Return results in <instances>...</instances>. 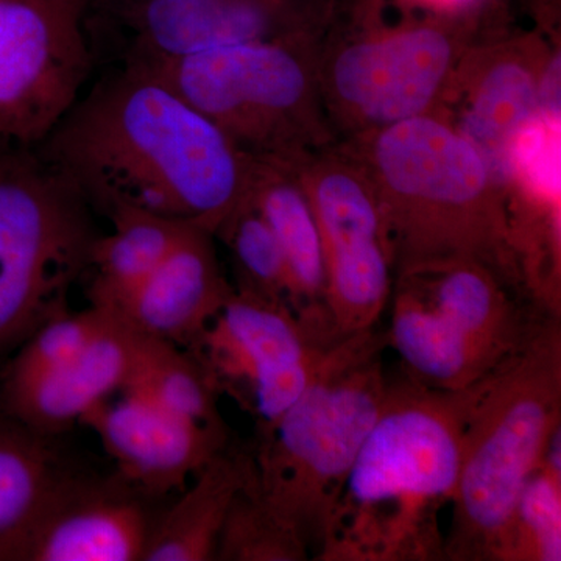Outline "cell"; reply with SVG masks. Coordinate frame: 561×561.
Returning <instances> with one entry per match:
<instances>
[{
	"mask_svg": "<svg viewBox=\"0 0 561 561\" xmlns=\"http://www.w3.org/2000/svg\"><path fill=\"white\" fill-rule=\"evenodd\" d=\"M81 416L114 460L117 474L151 500L183 491L192 476L230 446L227 426L184 419L139 394L122 391Z\"/></svg>",
	"mask_w": 561,
	"mask_h": 561,
	"instance_id": "obj_15",
	"label": "cell"
},
{
	"mask_svg": "<svg viewBox=\"0 0 561 561\" xmlns=\"http://www.w3.org/2000/svg\"><path fill=\"white\" fill-rule=\"evenodd\" d=\"M251 463L250 451L231 445L208 461L190 489L154 522L142 561L216 560L221 527Z\"/></svg>",
	"mask_w": 561,
	"mask_h": 561,
	"instance_id": "obj_20",
	"label": "cell"
},
{
	"mask_svg": "<svg viewBox=\"0 0 561 561\" xmlns=\"http://www.w3.org/2000/svg\"><path fill=\"white\" fill-rule=\"evenodd\" d=\"M393 294L387 341L405 376L435 390L482 381L552 316L472 261L402 273Z\"/></svg>",
	"mask_w": 561,
	"mask_h": 561,
	"instance_id": "obj_6",
	"label": "cell"
},
{
	"mask_svg": "<svg viewBox=\"0 0 561 561\" xmlns=\"http://www.w3.org/2000/svg\"><path fill=\"white\" fill-rule=\"evenodd\" d=\"M561 560V474L540 467L526 482L497 561Z\"/></svg>",
	"mask_w": 561,
	"mask_h": 561,
	"instance_id": "obj_27",
	"label": "cell"
},
{
	"mask_svg": "<svg viewBox=\"0 0 561 561\" xmlns=\"http://www.w3.org/2000/svg\"><path fill=\"white\" fill-rule=\"evenodd\" d=\"M542 3H545V0H541Z\"/></svg>",
	"mask_w": 561,
	"mask_h": 561,
	"instance_id": "obj_30",
	"label": "cell"
},
{
	"mask_svg": "<svg viewBox=\"0 0 561 561\" xmlns=\"http://www.w3.org/2000/svg\"><path fill=\"white\" fill-rule=\"evenodd\" d=\"M351 154L381 203L397 276L472 261L534 301L507 192L451 122L431 113L360 133Z\"/></svg>",
	"mask_w": 561,
	"mask_h": 561,
	"instance_id": "obj_3",
	"label": "cell"
},
{
	"mask_svg": "<svg viewBox=\"0 0 561 561\" xmlns=\"http://www.w3.org/2000/svg\"><path fill=\"white\" fill-rule=\"evenodd\" d=\"M51 438L0 404V561H14L39 505L69 470Z\"/></svg>",
	"mask_w": 561,
	"mask_h": 561,
	"instance_id": "obj_22",
	"label": "cell"
},
{
	"mask_svg": "<svg viewBox=\"0 0 561 561\" xmlns=\"http://www.w3.org/2000/svg\"><path fill=\"white\" fill-rule=\"evenodd\" d=\"M142 491L121 474L69 470L25 530L14 561H142L154 522Z\"/></svg>",
	"mask_w": 561,
	"mask_h": 561,
	"instance_id": "obj_13",
	"label": "cell"
},
{
	"mask_svg": "<svg viewBox=\"0 0 561 561\" xmlns=\"http://www.w3.org/2000/svg\"><path fill=\"white\" fill-rule=\"evenodd\" d=\"M110 319L108 308L91 305L84 311H68L44 323L0 367V400L18 393L76 357Z\"/></svg>",
	"mask_w": 561,
	"mask_h": 561,
	"instance_id": "obj_25",
	"label": "cell"
},
{
	"mask_svg": "<svg viewBox=\"0 0 561 561\" xmlns=\"http://www.w3.org/2000/svg\"><path fill=\"white\" fill-rule=\"evenodd\" d=\"M125 66L168 84L254 160L290 164L316 140L319 79L306 33Z\"/></svg>",
	"mask_w": 561,
	"mask_h": 561,
	"instance_id": "obj_8",
	"label": "cell"
},
{
	"mask_svg": "<svg viewBox=\"0 0 561 561\" xmlns=\"http://www.w3.org/2000/svg\"><path fill=\"white\" fill-rule=\"evenodd\" d=\"M33 150L106 217L138 209L214 236L254 168L205 114L130 66L99 81Z\"/></svg>",
	"mask_w": 561,
	"mask_h": 561,
	"instance_id": "obj_1",
	"label": "cell"
},
{
	"mask_svg": "<svg viewBox=\"0 0 561 561\" xmlns=\"http://www.w3.org/2000/svg\"><path fill=\"white\" fill-rule=\"evenodd\" d=\"M91 210L35 150L0 146V367L69 311L99 238Z\"/></svg>",
	"mask_w": 561,
	"mask_h": 561,
	"instance_id": "obj_7",
	"label": "cell"
},
{
	"mask_svg": "<svg viewBox=\"0 0 561 561\" xmlns=\"http://www.w3.org/2000/svg\"><path fill=\"white\" fill-rule=\"evenodd\" d=\"M108 219L113 231L99 236L91 250L94 280L90 300L91 305L113 309L157 271L195 225L128 208L114 210Z\"/></svg>",
	"mask_w": 561,
	"mask_h": 561,
	"instance_id": "obj_21",
	"label": "cell"
},
{
	"mask_svg": "<svg viewBox=\"0 0 561 561\" xmlns=\"http://www.w3.org/2000/svg\"><path fill=\"white\" fill-rule=\"evenodd\" d=\"M217 561H306L311 560L297 531L273 511L254 474L238 491L216 549Z\"/></svg>",
	"mask_w": 561,
	"mask_h": 561,
	"instance_id": "obj_24",
	"label": "cell"
},
{
	"mask_svg": "<svg viewBox=\"0 0 561 561\" xmlns=\"http://www.w3.org/2000/svg\"><path fill=\"white\" fill-rule=\"evenodd\" d=\"M217 236L230 245L234 256L238 290L290 306L289 276L278 239L247 195Z\"/></svg>",
	"mask_w": 561,
	"mask_h": 561,
	"instance_id": "obj_26",
	"label": "cell"
},
{
	"mask_svg": "<svg viewBox=\"0 0 561 561\" xmlns=\"http://www.w3.org/2000/svg\"><path fill=\"white\" fill-rule=\"evenodd\" d=\"M311 203L327 271V305L341 339L378 324L393 290V257L381 203L351 153L289 164Z\"/></svg>",
	"mask_w": 561,
	"mask_h": 561,
	"instance_id": "obj_9",
	"label": "cell"
},
{
	"mask_svg": "<svg viewBox=\"0 0 561 561\" xmlns=\"http://www.w3.org/2000/svg\"><path fill=\"white\" fill-rule=\"evenodd\" d=\"M530 208L560 213V116L537 113L513 139L508 184Z\"/></svg>",
	"mask_w": 561,
	"mask_h": 561,
	"instance_id": "obj_28",
	"label": "cell"
},
{
	"mask_svg": "<svg viewBox=\"0 0 561 561\" xmlns=\"http://www.w3.org/2000/svg\"><path fill=\"white\" fill-rule=\"evenodd\" d=\"M476 383L435 390L390 381L324 527L319 561H442L440 516L459 479Z\"/></svg>",
	"mask_w": 561,
	"mask_h": 561,
	"instance_id": "obj_2",
	"label": "cell"
},
{
	"mask_svg": "<svg viewBox=\"0 0 561 561\" xmlns=\"http://www.w3.org/2000/svg\"><path fill=\"white\" fill-rule=\"evenodd\" d=\"M461 58L451 84L461 94L456 128L481 153L494 179L508 186V153L518 131L540 113V80L546 65L540 39L485 47Z\"/></svg>",
	"mask_w": 561,
	"mask_h": 561,
	"instance_id": "obj_16",
	"label": "cell"
},
{
	"mask_svg": "<svg viewBox=\"0 0 561 561\" xmlns=\"http://www.w3.org/2000/svg\"><path fill=\"white\" fill-rule=\"evenodd\" d=\"M408 5L430 10L434 16H467L482 0H402Z\"/></svg>",
	"mask_w": 561,
	"mask_h": 561,
	"instance_id": "obj_29",
	"label": "cell"
},
{
	"mask_svg": "<svg viewBox=\"0 0 561 561\" xmlns=\"http://www.w3.org/2000/svg\"><path fill=\"white\" fill-rule=\"evenodd\" d=\"M127 65L179 60L232 44L301 35L311 0H122Z\"/></svg>",
	"mask_w": 561,
	"mask_h": 561,
	"instance_id": "obj_14",
	"label": "cell"
},
{
	"mask_svg": "<svg viewBox=\"0 0 561 561\" xmlns=\"http://www.w3.org/2000/svg\"><path fill=\"white\" fill-rule=\"evenodd\" d=\"M135 332L130 376L122 391L206 426H225L214 383L201 360L175 343Z\"/></svg>",
	"mask_w": 561,
	"mask_h": 561,
	"instance_id": "obj_23",
	"label": "cell"
},
{
	"mask_svg": "<svg viewBox=\"0 0 561 561\" xmlns=\"http://www.w3.org/2000/svg\"><path fill=\"white\" fill-rule=\"evenodd\" d=\"M387 332L342 339L328 350L308 389L251 451L265 500L317 560L324 527L365 438L381 412L390 379Z\"/></svg>",
	"mask_w": 561,
	"mask_h": 561,
	"instance_id": "obj_5",
	"label": "cell"
},
{
	"mask_svg": "<svg viewBox=\"0 0 561 561\" xmlns=\"http://www.w3.org/2000/svg\"><path fill=\"white\" fill-rule=\"evenodd\" d=\"M214 239L191 227L157 271L110 311L139 334L194 348L234 291L221 272Z\"/></svg>",
	"mask_w": 561,
	"mask_h": 561,
	"instance_id": "obj_17",
	"label": "cell"
},
{
	"mask_svg": "<svg viewBox=\"0 0 561 561\" xmlns=\"http://www.w3.org/2000/svg\"><path fill=\"white\" fill-rule=\"evenodd\" d=\"M91 0H0V146L38 147L91 72Z\"/></svg>",
	"mask_w": 561,
	"mask_h": 561,
	"instance_id": "obj_10",
	"label": "cell"
},
{
	"mask_svg": "<svg viewBox=\"0 0 561 561\" xmlns=\"http://www.w3.org/2000/svg\"><path fill=\"white\" fill-rule=\"evenodd\" d=\"M133 351L135 332L111 311L105 328L76 357L0 404L32 430L54 437L124 389Z\"/></svg>",
	"mask_w": 561,
	"mask_h": 561,
	"instance_id": "obj_19",
	"label": "cell"
},
{
	"mask_svg": "<svg viewBox=\"0 0 561 561\" xmlns=\"http://www.w3.org/2000/svg\"><path fill=\"white\" fill-rule=\"evenodd\" d=\"M332 345L290 306L234 289L190 351L216 390L247 402L264 432L308 389Z\"/></svg>",
	"mask_w": 561,
	"mask_h": 561,
	"instance_id": "obj_12",
	"label": "cell"
},
{
	"mask_svg": "<svg viewBox=\"0 0 561 561\" xmlns=\"http://www.w3.org/2000/svg\"><path fill=\"white\" fill-rule=\"evenodd\" d=\"M247 198L278 239L289 276L291 311L321 341H342L328 312L327 271L319 225L294 171L283 162L254 160Z\"/></svg>",
	"mask_w": 561,
	"mask_h": 561,
	"instance_id": "obj_18",
	"label": "cell"
},
{
	"mask_svg": "<svg viewBox=\"0 0 561 561\" xmlns=\"http://www.w3.org/2000/svg\"><path fill=\"white\" fill-rule=\"evenodd\" d=\"M561 426V323L476 383L465 424L445 560L497 561L519 494Z\"/></svg>",
	"mask_w": 561,
	"mask_h": 561,
	"instance_id": "obj_4",
	"label": "cell"
},
{
	"mask_svg": "<svg viewBox=\"0 0 561 561\" xmlns=\"http://www.w3.org/2000/svg\"><path fill=\"white\" fill-rule=\"evenodd\" d=\"M463 50L456 16L430 20L342 44L321 72L339 117L360 133L434 113Z\"/></svg>",
	"mask_w": 561,
	"mask_h": 561,
	"instance_id": "obj_11",
	"label": "cell"
}]
</instances>
